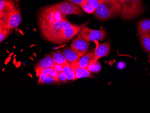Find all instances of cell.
Wrapping results in <instances>:
<instances>
[{"label":"cell","mask_w":150,"mask_h":113,"mask_svg":"<svg viewBox=\"0 0 150 113\" xmlns=\"http://www.w3.org/2000/svg\"><path fill=\"white\" fill-rule=\"evenodd\" d=\"M10 60H11V58L9 57V58H8V59H7L6 60V63H5V64H7V63L9 62V61H10Z\"/></svg>","instance_id":"cell-31"},{"label":"cell","mask_w":150,"mask_h":113,"mask_svg":"<svg viewBox=\"0 0 150 113\" xmlns=\"http://www.w3.org/2000/svg\"><path fill=\"white\" fill-rule=\"evenodd\" d=\"M59 79L60 81L62 83H66L67 80H68L63 72L59 73Z\"/></svg>","instance_id":"cell-26"},{"label":"cell","mask_w":150,"mask_h":113,"mask_svg":"<svg viewBox=\"0 0 150 113\" xmlns=\"http://www.w3.org/2000/svg\"><path fill=\"white\" fill-rule=\"evenodd\" d=\"M80 6L84 11L86 12L88 14H93V13L94 14L96 10V9L93 8L91 4L86 1H85L83 3H82Z\"/></svg>","instance_id":"cell-22"},{"label":"cell","mask_w":150,"mask_h":113,"mask_svg":"<svg viewBox=\"0 0 150 113\" xmlns=\"http://www.w3.org/2000/svg\"><path fill=\"white\" fill-rule=\"evenodd\" d=\"M86 69L91 73H98L101 70V65L98 61L90 63Z\"/></svg>","instance_id":"cell-21"},{"label":"cell","mask_w":150,"mask_h":113,"mask_svg":"<svg viewBox=\"0 0 150 113\" xmlns=\"http://www.w3.org/2000/svg\"><path fill=\"white\" fill-rule=\"evenodd\" d=\"M64 1L74 3L75 5L79 6H81V4L83 3L85 0H64Z\"/></svg>","instance_id":"cell-28"},{"label":"cell","mask_w":150,"mask_h":113,"mask_svg":"<svg viewBox=\"0 0 150 113\" xmlns=\"http://www.w3.org/2000/svg\"><path fill=\"white\" fill-rule=\"evenodd\" d=\"M20 65H21V63H20V62H18V63H17V65H18V67H19Z\"/></svg>","instance_id":"cell-32"},{"label":"cell","mask_w":150,"mask_h":113,"mask_svg":"<svg viewBox=\"0 0 150 113\" xmlns=\"http://www.w3.org/2000/svg\"><path fill=\"white\" fill-rule=\"evenodd\" d=\"M62 65L63 67V72L68 80L74 81L76 80L75 72L68 61H67L65 63Z\"/></svg>","instance_id":"cell-16"},{"label":"cell","mask_w":150,"mask_h":113,"mask_svg":"<svg viewBox=\"0 0 150 113\" xmlns=\"http://www.w3.org/2000/svg\"><path fill=\"white\" fill-rule=\"evenodd\" d=\"M21 21V11L17 8L6 16L0 18V24L4 25L6 29L11 31L18 27Z\"/></svg>","instance_id":"cell-4"},{"label":"cell","mask_w":150,"mask_h":113,"mask_svg":"<svg viewBox=\"0 0 150 113\" xmlns=\"http://www.w3.org/2000/svg\"><path fill=\"white\" fill-rule=\"evenodd\" d=\"M53 67L50 68H45V69H37L35 70L36 72V75L37 76L39 77L41 74H44L49 75L53 71Z\"/></svg>","instance_id":"cell-24"},{"label":"cell","mask_w":150,"mask_h":113,"mask_svg":"<svg viewBox=\"0 0 150 113\" xmlns=\"http://www.w3.org/2000/svg\"><path fill=\"white\" fill-rule=\"evenodd\" d=\"M93 52V51L88 52L80 58L78 60V63L80 67L86 69L91 60Z\"/></svg>","instance_id":"cell-19"},{"label":"cell","mask_w":150,"mask_h":113,"mask_svg":"<svg viewBox=\"0 0 150 113\" xmlns=\"http://www.w3.org/2000/svg\"><path fill=\"white\" fill-rule=\"evenodd\" d=\"M90 21V20H89L85 23L80 25H75V24L70 27L63 29L62 34L61 35L59 43L70 41L76 35L78 34L81 30L86 27V25H87Z\"/></svg>","instance_id":"cell-8"},{"label":"cell","mask_w":150,"mask_h":113,"mask_svg":"<svg viewBox=\"0 0 150 113\" xmlns=\"http://www.w3.org/2000/svg\"><path fill=\"white\" fill-rule=\"evenodd\" d=\"M59 80L54 78L53 77L50 76L47 74H41L39 76L38 84H52V83H57L60 82Z\"/></svg>","instance_id":"cell-17"},{"label":"cell","mask_w":150,"mask_h":113,"mask_svg":"<svg viewBox=\"0 0 150 113\" xmlns=\"http://www.w3.org/2000/svg\"><path fill=\"white\" fill-rule=\"evenodd\" d=\"M121 7L120 13L123 19L129 21L140 16L144 11L142 0H118Z\"/></svg>","instance_id":"cell-2"},{"label":"cell","mask_w":150,"mask_h":113,"mask_svg":"<svg viewBox=\"0 0 150 113\" xmlns=\"http://www.w3.org/2000/svg\"><path fill=\"white\" fill-rule=\"evenodd\" d=\"M62 26H63V28H67L70 27L71 26H73L75 24L73 23H71L69 21H67L66 18H64L62 21Z\"/></svg>","instance_id":"cell-25"},{"label":"cell","mask_w":150,"mask_h":113,"mask_svg":"<svg viewBox=\"0 0 150 113\" xmlns=\"http://www.w3.org/2000/svg\"><path fill=\"white\" fill-rule=\"evenodd\" d=\"M149 62H150V54H149Z\"/></svg>","instance_id":"cell-33"},{"label":"cell","mask_w":150,"mask_h":113,"mask_svg":"<svg viewBox=\"0 0 150 113\" xmlns=\"http://www.w3.org/2000/svg\"><path fill=\"white\" fill-rule=\"evenodd\" d=\"M137 29L138 37L150 34V19L145 18L139 21L137 23Z\"/></svg>","instance_id":"cell-13"},{"label":"cell","mask_w":150,"mask_h":113,"mask_svg":"<svg viewBox=\"0 0 150 113\" xmlns=\"http://www.w3.org/2000/svg\"><path fill=\"white\" fill-rule=\"evenodd\" d=\"M16 8L12 0H0V18L6 16Z\"/></svg>","instance_id":"cell-11"},{"label":"cell","mask_w":150,"mask_h":113,"mask_svg":"<svg viewBox=\"0 0 150 113\" xmlns=\"http://www.w3.org/2000/svg\"><path fill=\"white\" fill-rule=\"evenodd\" d=\"M39 23L43 36L50 41L59 43L64 29L62 21L49 23L39 20Z\"/></svg>","instance_id":"cell-3"},{"label":"cell","mask_w":150,"mask_h":113,"mask_svg":"<svg viewBox=\"0 0 150 113\" xmlns=\"http://www.w3.org/2000/svg\"><path fill=\"white\" fill-rule=\"evenodd\" d=\"M121 7L118 0H99L94 14L100 21H105L120 15Z\"/></svg>","instance_id":"cell-1"},{"label":"cell","mask_w":150,"mask_h":113,"mask_svg":"<svg viewBox=\"0 0 150 113\" xmlns=\"http://www.w3.org/2000/svg\"><path fill=\"white\" fill-rule=\"evenodd\" d=\"M55 62L53 60L52 56L50 55H47L43 59L36 64L35 66V70L53 67L55 66Z\"/></svg>","instance_id":"cell-14"},{"label":"cell","mask_w":150,"mask_h":113,"mask_svg":"<svg viewBox=\"0 0 150 113\" xmlns=\"http://www.w3.org/2000/svg\"><path fill=\"white\" fill-rule=\"evenodd\" d=\"M78 36H81L87 42L103 41L106 36V32L104 29L94 30L87 27H85L81 30Z\"/></svg>","instance_id":"cell-6"},{"label":"cell","mask_w":150,"mask_h":113,"mask_svg":"<svg viewBox=\"0 0 150 113\" xmlns=\"http://www.w3.org/2000/svg\"><path fill=\"white\" fill-rule=\"evenodd\" d=\"M11 30H8L4 25L0 24V42L2 43L9 36Z\"/></svg>","instance_id":"cell-23"},{"label":"cell","mask_w":150,"mask_h":113,"mask_svg":"<svg viewBox=\"0 0 150 113\" xmlns=\"http://www.w3.org/2000/svg\"><path fill=\"white\" fill-rule=\"evenodd\" d=\"M117 67L120 70L124 69L125 67V64L123 62H120L118 64Z\"/></svg>","instance_id":"cell-30"},{"label":"cell","mask_w":150,"mask_h":113,"mask_svg":"<svg viewBox=\"0 0 150 113\" xmlns=\"http://www.w3.org/2000/svg\"><path fill=\"white\" fill-rule=\"evenodd\" d=\"M78 61L70 63L71 68L75 72L76 79L83 78V77L93 78V77L91 74V72L90 71H88L86 68L80 67L78 65Z\"/></svg>","instance_id":"cell-12"},{"label":"cell","mask_w":150,"mask_h":113,"mask_svg":"<svg viewBox=\"0 0 150 113\" xmlns=\"http://www.w3.org/2000/svg\"><path fill=\"white\" fill-rule=\"evenodd\" d=\"M94 42L96 46L93 52L92 57L90 63L96 62L102 57L108 56L111 50V45L109 42H105L103 43H99L98 41Z\"/></svg>","instance_id":"cell-9"},{"label":"cell","mask_w":150,"mask_h":113,"mask_svg":"<svg viewBox=\"0 0 150 113\" xmlns=\"http://www.w3.org/2000/svg\"><path fill=\"white\" fill-rule=\"evenodd\" d=\"M90 44L89 42L78 36L72 41L71 48L81 57L88 52Z\"/></svg>","instance_id":"cell-10"},{"label":"cell","mask_w":150,"mask_h":113,"mask_svg":"<svg viewBox=\"0 0 150 113\" xmlns=\"http://www.w3.org/2000/svg\"><path fill=\"white\" fill-rule=\"evenodd\" d=\"M55 67L56 68L57 71L59 73L63 72V67H62V65H59V64H56L55 63Z\"/></svg>","instance_id":"cell-29"},{"label":"cell","mask_w":150,"mask_h":113,"mask_svg":"<svg viewBox=\"0 0 150 113\" xmlns=\"http://www.w3.org/2000/svg\"><path fill=\"white\" fill-rule=\"evenodd\" d=\"M85 1L91 4L92 6H93L94 9H96V8H97L99 0H85Z\"/></svg>","instance_id":"cell-27"},{"label":"cell","mask_w":150,"mask_h":113,"mask_svg":"<svg viewBox=\"0 0 150 113\" xmlns=\"http://www.w3.org/2000/svg\"><path fill=\"white\" fill-rule=\"evenodd\" d=\"M52 58L56 64L63 65L67 62V60L63 54V52L60 50L51 52Z\"/></svg>","instance_id":"cell-18"},{"label":"cell","mask_w":150,"mask_h":113,"mask_svg":"<svg viewBox=\"0 0 150 113\" xmlns=\"http://www.w3.org/2000/svg\"><path fill=\"white\" fill-rule=\"evenodd\" d=\"M54 6L65 16L70 15L82 16L83 14L78 6L69 1H64L55 4Z\"/></svg>","instance_id":"cell-7"},{"label":"cell","mask_w":150,"mask_h":113,"mask_svg":"<svg viewBox=\"0 0 150 113\" xmlns=\"http://www.w3.org/2000/svg\"><path fill=\"white\" fill-rule=\"evenodd\" d=\"M140 41L144 50L147 53L150 52V34L141 36Z\"/></svg>","instance_id":"cell-20"},{"label":"cell","mask_w":150,"mask_h":113,"mask_svg":"<svg viewBox=\"0 0 150 113\" xmlns=\"http://www.w3.org/2000/svg\"><path fill=\"white\" fill-rule=\"evenodd\" d=\"M65 16L56 9L54 5L46 7L40 14L39 20L47 22H57L62 21Z\"/></svg>","instance_id":"cell-5"},{"label":"cell","mask_w":150,"mask_h":113,"mask_svg":"<svg viewBox=\"0 0 150 113\" xmlns=\"http://www.w3.org/2000/svg\"><path fill=\"white\" fill-rule=\"evenodd\" d=\"M62 52L67 61L70 63L78 61L81 58L71 48H69V46H65L63 48Z\"/></svg>","instance_id":"cell-15"}]
</instances>
